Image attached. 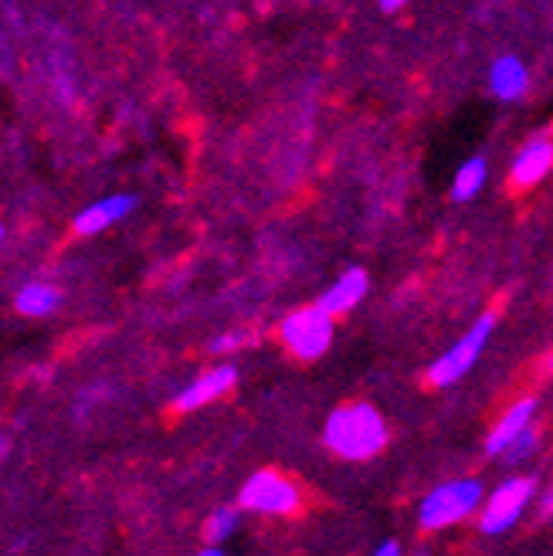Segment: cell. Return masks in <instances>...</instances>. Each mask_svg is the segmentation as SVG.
Returning a JSON list of instances; mask_svg holds the SVG:
<instances>
[{"label": "cell", "instance_id": "1", "mask_svg": "<svg viewBox=\"0 0 553 556\" xmlns=\"http://www.w3.org/2000/svg\"><path fill=\"white\" fill-rule=\"evenodd\" d=\"M387 425L370 404H343L326 417V444L347 462H364L384 452Z\"/></svg>", "mask_w": 553, "mask_h": 556}, {"label": "cell", "instance_id": "2", "mask_svg": "<svg viewBox=\"0 0 553 556\" xmlns=\"http://www.w3.org/2000/svg\"><path fill=\"white\" fill-rule=\"evenodd\" d=\"M479 506H482L479 479H455V482H445L425 495V503L418 509V522L425 530H445V526L468 519Z\"/></svg>", "mask_w": 553, "mask_h": 556}, {"label": "cell", "instance_id": "3", "mask_svg": "<svg viewBox=\"0 0 553 556\" xmlns=\"http://www.w3.org/2000/svg\"><path fill=\"white\" fill-rule=\"evenodd\" d=\"M492 329H495V313H482L473 323V329H465V337L458 343H452L428 367V380L435 387H452V383H458L468 370L479 364V356L486 353V346L492 340Z\"/></svg>", "mask_w": 553, "mask_h": 556}, {"label": "cell", "instance_id": "4", "mask_svg": "<svg viewBox=\"0 0 553 556\" xmlns=\"http://www.w3.org/2000/svg\"><path fill=\"white\" fill-rule=\"evenodd\" d=\"M282 343L299 359H319L329 343H334V316L323 305H310V309H296L282 319Z\"/></svg>", "mask_w": 553, "mask_h": 556}, {"label": "cell", "instance_id": "5", "mask_svg": "<svg viewBox=\"0 0 553 556\" xmlns=\"http://www.w3.org/2000/svg\"><path fill=\"white\" fill-rule=\"evenodd\" d=\"M537 495V479H510L495 489L486 506H482V519H479V530L486 536H500L506 530L519 522V516L527 513V506L533 503Z\"/></svg>", "mask_w": 553, "mask_h": 556}, {"label": "cell", "instance_id": "6", "mask_svg": "<svg viewBox=\"0 0 553 556\" xmlns=\"http://www.w3.org/2000/svg\"><path fill=\"white\" fill-rule=\"evenodd\" d=\"M238 506L244 513L289 516L299 506V489L289 479L275 476V471H259V476H252V479L244 482V489L238 495Z\"/></svg>", "mask_w": 553, "mask_h": 556}, {"label": "cell", "instance_id": "7", "mask_svg": "<svg viewBox=\"0 0 553 556\" xmlns=\"http://www.w3.org/2000/svg\"><path fill=\"white\" fill-rule=\"evenodd\" d=\"M140 201H136V193H105V198L92 201L89 207H81L72 220V231L78 238H92V235H102L109 228H116L120 220H126Z\"/></svg>", "mask_w": 553, "mask_h": 556}, {"label": "cell", "instance_id": "8", "mask_svg": "<svg viewBox=\"0 0 553 556\" xmlns=\"http://www.w3.org/2000/svg\"><path fill=\"white\" fill-rule=\"evenodd\" d=\"M235 383H238V370H235L231 364H221V367H214V370H204L198 380H190V383L184 387V391L177 394L174 407H177L180 414H187V410H201V407L214 404L217 397H225Z\"/></svg>", "mask_w": 553, "mask_h": 556}, {"label": "cell", "instance_id": "9", "mask_svg": "<svg viewBox=\"0 0 553 556\" xmlns=\"http://www.w3.org/2000/svg\"><path fill=\"white\" fill-rule=\"evenodd\" d=\"M553 166V139L550 136H537L523 147L510 166V177L516 187H537Z\"/></svg>", "mask_w": 553, "mask_h": 556}, {"label": "cell", "instance_id": "10", "mask_svg": "<svg viewBox=\"0 0 553 556\" xmlns=\"http://www.w3.org/2000/svg\"><path fill=\"white\" fill-rule=\"evenodd\" d=\"M367 289H370V275L364 268H347L337 282L319 295V305L329 316H343L356 309V302H364Z\"/></svg>", "mask_w": 553, "mask_h": 556}, {"label": "cell", "instance_id": "11", "mask_svg": "<svg viewBox=\"0 0 553 556\" xmlns=\"http://www.w3.org/2000/svg\"><path fill=\"white\" fill-rule=\"evenodd\" d=\"M527 86H530V68L523 65V59L516 54H503V59H495L489 65V89L500 102H516L527 96Z\"/></svg>", "mask_w": 553, "mask_h": 556}, {"label": "cell", "instance_id": "12", "mask_svg": "<svg viewBox=\"0 0 553 556\" xmlns=\"http://www.w3.org/2000/svg\"><path fill=\"white\" fill-rule=\"evenodd\" d=\"M533 417H537V397H523L519 404H513V407L500 417V425L492 428V434H489V441H486V452H489V455H503L523 431H530V428H533Z\"/></svg>", "mask_w": 553, "mask_h": 556}, {"label": "cell", "instance_id": "13", "mask_svg": "<svg viewBox=\"0 0 553 556\" xmlns=\"http://www.w3.org/2000/svg\"><path fill=\"white\" fill-rule=\"evenodd\" d=\"M62 305V289L51 282H27L14 295V309L27 319H45Z\"/></svg>", "mask_w": 553, "mask_h": 556}, {"label": "cell", "instance_id": "14", "mask_svg": "<svg viewBox=\"0 0 553 556\" xmlns=\"http://www.w3.org/2000/svg\"><path fill=\"white\" fill-rule=\"evenodd\" d=\"M489 180V163L486 156H468L458 170H455V180H452V201L455 204H468V201H476L482 187Z\"/></svg>", "mask_w": 553, "mask_h": 556}, {"label": "cell", "instance_id": "15", "mask_svg": "<svg viewBox=\"0 0 553 556\" xmlns=\"http://www.w3.org/2000/svg\"><path fill=\"white\" fill-rule=\"evenodd\" d=\"M235 530H238V509H231V506L214 509V513L208 516V522H204V536H208L211 543L228 540Z\"/></svg>", "mask_w": 553, "mask_h": 556}, {"label": "cell", "instance_id": "16", "mask_svg": "<svg viewBox=\"0 0 553 556\" xmlns=\"http://www.w3.org/2000/svg\"><path fill=\"white\" fill-rule=\"evenodd\" d=\"M533 448H537V425H533L530 431H523V434L510 444V448L503 452V458L516 465V462H523V458H530V455H533Z\"/></svg>", "mask_w": 553, "mask_h": 556}, {"label": "cell", "instance_id": "17", "mask_svg": "<svg viewBox=\"0 0 553 556\" xmlns=\"http://www.w3.org/2000/svg\"><path fill=\"white\" fill-rule=\"evenodd\" d=\"M241 343V337H235V332H228V337H217L214 343H211V350L214 353H225V350H235Z\"/></svg>", "mask_w": 553, "mask_h": 556}, {"label": "cell", "instance_id": "18", "mask_svg": "<svg viewBox=\"0 0 553 556\" xmlns=\"http://www.w3.org/2000/svg\"><path fill=\"white\" fill-rule=\"evenodd\" d=\"M374 556H401V543L398 540H387L374 549Z\"/></svg>", "mask_w": 553, "mask_h": 556}, {"label": "cell", "instance_id": "19", "mask_svg": "<svg viewBox=\"0 0 553 556\" xmlns=\"http://www.w3.org/2000/svg\"><path fill=\"white\" fill-rule=\"evenodd\" d=\"M377 4H380V11H384V14H394V11L407 8L411 0H377Z\"/></svg>", "mask_w": 553, "mask_h": 556}, {"label": "cell", "instance_id": "20", "mask_svg": "<svg viewBox=\"0 0 553 556\" xmlns=\"http://www.w3.org/2000/svg\"><path fill=\"white\" fill-rule=\"evenodd\" d=\"M198 556H228V553H221L217 546H208V549H201Z\"/></svg>", "mask_w": 553, "mask_h": 556}, {"label": "cell", "instance_id": "21", "mask_svg": "<svg viewBox=\"0 0 553 556\" xmlns=\"http://www.w3.org/2000/svg\"><path fill=\"white\" fill-rule=\"evenodd\" d=\"M4 452H8V438L0 434V458H4Z\"/></svg>", "mask_w": 553, "mask_h": 556}, {"label": "cell", "instance_id": "22", "mask_svg": "<svg viewBox=\"0 0 553 556\" xmlns=\"http://www.w3.org/2000/svg\"><path fill=\"white\" fill-rule=\"evenodd\" d=\"M4 235H8V231H4V225H0V244H4Z\"/></svg>", "mask_w": 553, "mask_h": 556}, {"label": "cell", "instance_id": "23", "mask_svg": "<svg viewBox=\"0 0 553 556\" xmlns=\"http://www.w3.org/2000/svg\"><path fill=\"white\" fill-rule=\"evenodd\" d=\"M550 370H553V356H550Z\"/></svg>", "mask_w": 553, "mask_h": 556}]
</instances>
